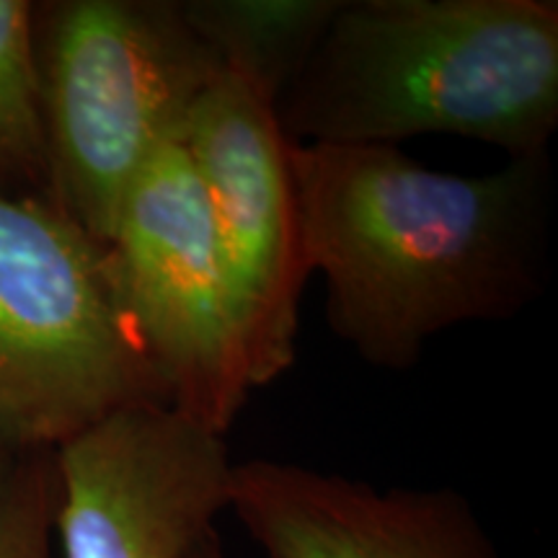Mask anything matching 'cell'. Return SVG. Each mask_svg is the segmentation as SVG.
Listing matches in <instances>:
<instances>
[{
  "label": "cell",
  "instance_id": "obj_1",
  "mask_svg": "<svg viewBox=\"0 0 558 558\" xmlns=\"http://www.w3.org/2000/svg\"><path fill=\"white\" fill-rule=\"evenodd\" d=\"M326 318L369 367L403 373L437 333L520 316L546 288L548 150L488 173L435 171L393 145H290Z\"/></svg>",
  "mask_w": 558,
  "mask_h": 558
},
{
  "label": "cell",
  "instance_id": "obj_2",
  "mask_svg": "<svg viewBox=\"0 0 558 558\" xmlns=\"http://www.w3.org/2000/svg\"><path fill=\"white\" fill-rule=\"evenodd\" d=\"M292 143L450 135L546 153L558 128L556 0H341L277 101Z\"/></svg>",
  "mask_w": 558,
  "mask_h": 558
},
{
  "label": "cell",
  "instance_id": "obj_3",
  "mask_svg": "<svg viewBox=\"0 0 558 558\" xmlns=\"http://www.w3.org/2000/svg\"><path fill=\"white\" fill-rule=\"evenodd\" d=\"M47 199L109 246L124 194L222 65L181 0L34 3Z\"/></svg>",
  "mask_w": 558,
  "mask_h": 558
},
{
  "label": "cell",
  "instance_id": "obj_4",
  "mask_svg": "<svg viewBox=\"0 0 558 558\" xmlns=\"http://www.w3.org/2000/svg\"><path fill=\"white\" fill-rule=\"evenodd\" d=\"M148 403L171 409L109 248L47 197L0 194V439L58 450Z\"/></svg>",
  "mask_w": 558,
  "mask_h": 558
},
{
  "label": "cell",
  "instance_id": "obj_5",
  "mask_svg": "<svg viewBox=\"0 0 558 558\" xmlns=\"http://www.w3.org/2000/svg\"><path fill=\"white\" fill-rule=\"evenodd\" d=\"M107 248L171 409L226 437L254 386L239 298L181 140L140 171Z\"/></svg>",
  "mask_w": 558,
  "mask_h": 558
},
{
  "label": "cell",
  "instance_id": "obj_6",
  "mask_svg": "<svg viewBox=\"0 0 558 558\" xmlns=\"http://www.w3.org/2000/svg\"><path fill=\"white\" fill-rule=\"evenodd\" d=\"M181 145L202 181L239 298L251 386H269L295 362L311 277L292 140L279 128L275 104L222 68L194 104Z\"/></svg>",
  "mask_w": 558,
  "mask_h": 558
},
{
  "label": "cell",
  "instance_id": "obj_7",
  "mask_svg": "<svg viewBox=\"0 0 558 558\" xmlns=\"http://www.w3.org/2000/svg\"><path fill=\"white\" fill-rule=\"evenodd\" d=\"M60 558H194L228 509V442L169 407H132L58 448Z\"/></svg>",
  "mask_w": 558,
  "mask_h": 558
},
{
  "label": "cell",
  "instance_id": "obj_8",
  "mask_svg": "<svg viewBox=\"0 0 558 558\" xmlns=\"http://www.w3.org/2000/svg\"><path fill=\"white\" fill-rule=\"evenodd\" d=\"M228 509L267 558H499L452 488H375L284 460L233 463Z\"/></svg>",
  "mask_w": 558,
  "mask_h": 558
},
{
  "label": "cell",
  "instance_id": "obj_9",
  "mask_svg": "<svg viewBox=\"0 0 558 558\" xmlns=\"http://www.w3.org/2000/svg\"><path fill=\"white\" fill-rule=\"evenodd\" d=\"M192 32L277 107L308 65L341 0H181Z\"/></svg>",
  "mask_w": 558,
  "mask_h": 558
},
{
  "label": "cell",
  "instance_id": "obj_10",
  "mask_svg": "<svg viewBox=\"0 0 558 558\" xmlns=\"http://www.w3.org/2000/svg\"><path fill=\"white\" fill-rule=\"evenodd\" d=\"M0 194L47 197L32 0H0Z\"/></svg>",
  "mask_w": 558,
  "mask_h": 558
},
{
  "label": "cell",
  "instance_id": "obj_11",
  "mask_svg": "<svg viewBox=\"0 0 558 558\" xmlns=\"http://www.w3.org/2000/svg\"><path fill=\"white\" fill-rule=\"evenodd\" d=\"M58 450L0 439V558H60Z\"/></svg>",
  "mask_w": 558,
  "mask_h": 558
},
{
  "label": "cell",
  "instance_id": "obj_12",
  "mask_svg": "<svg viewBox=\"0 0 558 558\" xmlns=\"http://www.w3.org/2000/svg\"><path fill=\"white\" fill-rule=\"evenodd\" d=\"M194 558H230V556L226 554V548H222L220 535L213 533L205 543H202L197 556H194Z\"/></svg>",
  "mask_w": 558,
  "mask_h": 558
}]
</instances>
